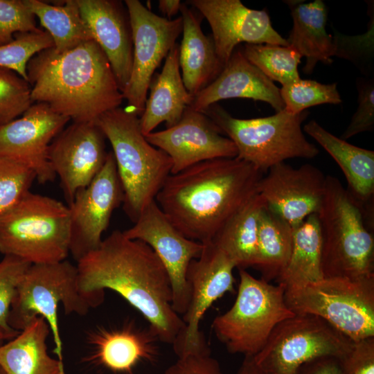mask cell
<instances>
[{
	"mask_svg": "<svg viewBox=\"0 0 374 374\" xmlns=\"http://www.w3.org/2000/svg\"><path fill=\"white\" fill-rule=\"evenodd\" d=\"M77 262L85 296L99 305L105 289L114 291L145 317L160 341L175 343L185 324L172 308L167 271L150 246L116 230Z\"/></svg>",
	"mask_w": 374,
	"mask_h": 374,
	"instance_id": "obj_1",
	"label": "cell"
},
{
	"mask_svg": "<svg viewBox=\"0 0 374 374\" xmlns=\"http://www.w3.org/2000/svg\"><path fill=\"white\" fill-rule=\"evenodd\" d=\"M263 174L237 157L207 160L170 174L155 201L184 236L206 243L258 194Z\"/></svg>",
	"mask_w": 374,
	"mask_h": 374,
	"instance_id": "obj_2",
	"label": "cell"
},
{
	"mask_svg": "<svg viewBox=\"0 0 374 374\" xmlns=\"http://www.w3.org/2000/svg\"><path fill=\"white\" fill-rule=\"evenodd\" d=\"M34 103H43L73 122H96L123 99L111 64L93 40L64 52L53 46L27 64Z\"/></svg>",
	"mask_w": 374,
	"mask_h": 374,
	"instance_id": "obj_3",
	"label": "cell"
},
{
	"mask_svg": "<svg viewBox=\"0 0 374 374\" xmlns=\"http://www.w3.org/2000/svg\"><path fill=\"white\" fill-rule=\"evenodd\" d=\"M109 141L123 191V209L135 222L171 174L172 161L143 134L139 118L121 107L96 121Z\"/></svg>",
	"mask_w": 374,
	"mask_h": 374,
	"instance_id": "obj_4",
	"label": "cell"
},
{
	"mask_svg": "<svg viewBox=\"0 0 374 374\" xmlns=\"http://www.w3.org/2000/svg\"><path fill=\"white\" fill-rule=\"evenodd\" d=\"M317 215L322 241L323 277L374 278L373 231L334 176H326L323 198Z\"/></svg>",
	"mask_w": 374,
	"mask_h": 374,
	"instance_id": "obj_5",
	"label": "cell"
},
{
	"mask_svg": "<svg viewBox=\"0 0 374 374\" xmlns=\"http://www.w3.org/2000/svg\"><path fill=\"white\" fill-rule=\"evenodd\" d=\"M69 206L28 191L0 215V252L32 264L66 260L69 253Z\"/></svg>",
	"mask_w": 374,
	"mask_h": 374,
	"instance_id": "obj_6",
	"label": "cell"
},
{
	"mask_svg": "<svg viewBox=\"0 0 374 374\" xmlns=\"http://www.w3.org/2000/svg\"><path fill=\"white\" fill-rule=\"evenodd\" d=\"M203 113L233 142L238 150L236 157L263 173L287 159H312L319 154L301 128L309 114L306 110L292 114L284 108L270 116L242 119L232 116L215 103Z\"/></svg>",
	"mask_w": 374,
	"mask_h": 374,
	"instance_id": "obj_7",
	"label": "cell"
},
{
	"mask_svg": "<svg viewBox=\"0 0 374 374\" xmlns=\"http://www.w3.org/2000/svg\"><path fill=\"white\" fill-rule=\"evenodd\" d=\"M60 304L66 314L80 316L98 305L80 290L77 266L69 261L32 264L17 287L8 322L19 332L35 317H43L53 335L54 353L63 362L57 313Z\"/></svg>",
	"mask_w": 374,
	"mask_h": 374,
	"instance_id": "obj_8",
	"label": "cell"
},
{
	"mask_svg": "<svg viewBox=\"0 0 374 374\" xmlns=\"http://www.w3.org/2000/svg\"><path fill=\"white\" fill-rule=\"evenodd\" d=\"M240 282L231 308L216 317L212 328L231 353L256 355L274 328L295 313L287 305L285 288L239 269Z\"/></svg>",
	"mask_w": 374,
	"mask_h": 374,
	"instance_id": "obj_9",
	"label": "cell"
},
{
	"mask_svg": "<svg viewBox=\"0 0 374 374\" xmlns=\"http://www.w3.org/2000/svg\"><path fill=\"white\" fill-rule=\"evenodd\" d=\"M295 314L321 317L350 339L374 337V278H326L285 289Z\"/></svg>",
	"mask_w": 374,
	"mask_h": 374,
	"instance_id": "obj_10",
	"label": "cell"
},
{
	"mask_svg": "<svg viewBox=\"0 0 374 374\" xmlns=\"http://www.w3.org/2000/svg\"><path fill=\"white\" fill-rule=\"evenodd\" d=\"M350 339L319 317L295 314L280 323L253 359L265 374H298L321 357L341 358Z\"/></svg>",
	"mask_w": 374,
	"mask_h": 374,
	"instance_id": "obj_11",
	"label": "cell"
},
{
	"mask_svg": "<svg viewBox=\"0 0 374 374\" xmlns=\"http://www.w3.org/2000/svg\"><path fill=\"white\" fill-rule=\"evenodd\" d=\"M132 31L133 60L123 91L127 110L140 116L155 70L182 33V18L168 19L152 12L139 0H125Z\"/></svg>",
	"mask_w": 374,
	"mask_h": 374,
	"instance_id": "obj_12",
	"label": "cell"
},
{
	"mask_svg": "<svg viewBox=\"0 0 374 374\" xmlns=\"http://www.w3.org/2000/svg\"><path fill=\"white\" fill-rule=\"evenodd\" d=\"M202 244L199 256L191 261L187 271L190 299L182 316L184 328L172 344L177 357L210 350L199 330L201 319L215 301L234 292V262L212 241Z\"/></svg>",
	"mask_w": 374,
	"mask_h": 374,
	"instance_id": "obj_13",
	"label": "cell"
},
{
	"mask_svg": "<svg viewBox=\"0 0 374 374\" xmlns=\"http://www.w3.org/2000/svg\"><path fill=\"white\" fill-rule=\"evenodd\" d=\"M123 232L130 239L145 242L157 254L170 282L172 308L183 316L190 299L188 268L191 261L199 256L203 244L184 236L155 200L143 209L131 228Z\"/></svg>",
	"mask_w": 374,
	"mask_h": 374,
	"instance_id": "obj_14",
	"label": "cell"
},
{
	"mask_svg": "<svg viewBox=\"0 0 374 374\" xmlns=\"http://www.w3.org/2000/svg\"><path fill=\"white\" fill-rule=\"evenodd\" d=\"M123 202L114 157L109 152L104 166L68 206L71 217L69 253L78 261L101 244L114 211Z\"/></svg>",
	"mask_w": 374,
	"mask_h": 374,
	"instance_id": "obj_15",
	"label": "cell"
},
{
	"mask_svg": "<svg viewBox=\"0 0 374 374\" xmlns=\"http://www.w3.org/2000/svg\"><path fill=\"white\" fill-rule=\"evenodd\" d=\"M105 139L96 122H73L49 145L48 162L60 179L69 205L104 166L108 154Z\"/></svg>",
	"mask_w": 374,
	"mask_h": 374,
	"instance_id": "obj_16",
	"label": "cell"
},
{
	"mask_svg": "<svg viewBox=\"0 0 374 374\" xmlns=\"http://www.w3.org/2000/svg\"><path fill=\"white\" fill-rule=\"evenodd\" d=\"M208 22L217 55L223 66L242 42L287 46L272 26L265 10L246 7L240 0H189L185 2Z\"/></svg>",
	"mask_w": 374,
	"mask_h": 374,
	"instance_id": "obj_17",
	"label": "cell"
},
{
	"mask_svg": "<svg viewBox=\"0 0 374 374\" xmlns=\"http://www.w3.org/2000/svg\"><path fill=\"white\" fill-rule=\"evenodd\" d=\"M69 121L46 104L34 103L19 118L0 126V156L29 167L39 183L53 181L49 145Z\"/></svg>",
	"mask_w": 374,
	"mask_h": 374,
	"instance_id": "obj_18",
	"label": "cell"
},
{
	"mask_svg": "<svg viewBox=\"0 0 374 374\" xmlns=\"http://www.w3.org/2000/svg\"><path fill=\"white\" fill-rule=\"evenodd\" d=\"M222 134L205 114L188 107L175 125L145 136L170 157L171 174H175L202 161L236 157L235 144Z\"/></svg>",
	"mask_w": 374,
	"mask_h": 374,
	"instance_id": "obj_19",
	"label": "cell"
},
{
	"mask_svg": "<svg viewBox=\"0 0 374 374\" xmlns=\"http://www.w3.org/2000/svg\"><path fill=\"white\" fill-rule=\"evenodd\" d=\"M267 171L258 193L292 228L318 213L326 187V175L320 169L310 163L295 168L283 162Z\"/></svg>",
	"mask_w": 374,
	"mask_h": 374,
	"instance_id": "obj_20",
	"label": "cell"
},
{
	"mask_svg": "<svg viewBox=\"0 0 374 374\" xmlns=\"http://www.w3.org/2000/svg\"><path fill=\"white\" fill-rule=\"evenodd\" d=\"M93 39L106 55L123 93L132 71V31L126 6L117 0H77Z\"/></svg>",
	"mask_w": 374,
	"mask_h": 374,
	"instance_id": "obj_21",
	"label": "cell"
},
{
	"mask_svg": "<svg viewBox=\"0 0 374 374\" xmlns=\"http://www.w3.org/2000/svg\"><path fill=\"white\" fill-rule=\"evenodd\" d=\"M89 360L116 373L133 374L140 364L154 362L159 354L157 336L133 321L92 330L87 339Z\"/></svg>",
	"mask_w": 374,
	"mask_h": 374,
	"instance_id": "obj_22",
	"label": "cell"
},
{
	"mask_svg": "<svg viewBox=\"0 0 374 374\" xmlns=\"http://www.w3.org/2000/svg\"><path fill=\"white\" fill-rule=\"evenodd\" d=\"M249 98L269 104L276 112L285 108L280 89L235 48L218 76L197 94L190 108L204 112L229 98Z\"/></svg>",
	"mask_w": 374,
	"mask_h": 374,
	"instance_id": "obj_23",
	"label": "cell"
},
{
	"mask_svg": "<svg viewBox=\"0 0 374 374\" xmlns=\"http://www.w3.org/2000/svg\"><path fill=\"white\" fill-rule=\"evenodd\" d=\"M303 130L340 167L347 181V193L359 208L368 227L373 231L374 152L335 136L314 120L306 123Z\"/></svg>",
	"mask_w": 374,
	"mask_h": 374,
	"instance_id": "obj_24",
	"label": "cell"
},
{
	"mask_svg": "<svg viewBox=\"0 0 374 374\" xmlns=\"http://www.w3.org/2000/svg\"><path fill=\"white\" fill-rule=\"evenodd\" d=\"M183 37L179 46V62L184 86L193 96L213 82L224 66L217 55L212 36L201 28L202 16L182 3Z\"/></svg>",
	"mask_w": 374,
	"mask_h": 374,
	"instance_id": "obj_25",
	"label": "cell"
},
{
	"mask_svg": "<svg viewBox=\"0 0 374 374\" xmlns=\"http://www.w3.org/2000/svg\"><path fill=\"white\" fill-rule=\"evenodd\" d=\"M179 51V46L176 43L166 57L161 73L152 80L150 93L139 118L144 136L154 132L163 122L166 127L175 125L193 100L182 80Z\"/></svg>",
	"mask_w": 374,
	"mask_h": 374,
	"instance_id": "obj_26",
	"label": "cell"
},
{
	"mask_svg": "<svg viewBox=\"0 0 374 374\" xmlns=\"http://www.w3.org/2000/svg\"><path fill=\"white\" fill-rule=\"evenodd\" d=\"M287 3L291 10L293 26L286 40L288 46L305 57L304 73L310 74L318 62L332 63V57L337 55V48L335 40L326 30L328 11L323 1H288Z\"/></svg>",
	"mask_w": 374,
	"mask_h": 374,
	"instance_id": "obj_27",
	"label": "cell"
},
{
	"mask_svg": "<svg viewBox=\"0 0 374 374\" xmlns=\"http://www.w3.org/2000/svg\"><path fill=\"white\" fill-rule=\"evenodd\" d=\"M51 332L46 321L37 317L18 335L0 344V366L6 374H65L64 362L48 353Z\"/></svg>",
	"mask_w": 374,
	"mask_h": 374,
	"instance_id": "obj_28",
	"label": "cell"
},
{
	"mask_svg": "<svg viewBox=\"0 0 374 374\" xmlns=\"http://www.w3.org/2000/svg\"><path fill=\"white\" fill-rule=\"evenodd\" d=\"M321 235L317 213L293 228V244L289 262L278 284L285 289L299 287L323 278Z\"/></svg>",
	"mask_w": 374,
	"mask_h": 374,
	"instance_id": "obj_29",
	"label": "cell"
},
{
	"mask_svg": "<svg viewBox=\"0 0 374 374\" xmlns=\"http://www.w3.org/2000/svg\"><path fill=\"white\" fill-rule=\"evenodd\" d=\"M266 204L258 193L211 240L239 269L256 266L259 215Z\"/></svg>",
	"mask_w": 374,
	"mask_h": 374,
	"instance_id": "obj_30",
	"label": "cell"
},
{
	"mask_svg": "<svg viewBox=\"0 0 374 374\" xmlns=\"http://www.w3.org/2000/svg\"><path fill=\"white\" fill-rule=\"evenodd\" d=\"M293 228L267 204L258 220L257 260L255 267L267 282L278 279L291 256Z\"/></svg>",
	"mask_w": 374,
	"mask_h": 374,
	"instance_id": "obj_31",
	"label": "cell"
},
{
	"mask_svg": "<svg viewBox=\"0 0 374 374\" xmlns=\"http://www.w3.org/2000/svg\"><path fill=\"white\" fill-rule=\"evenodd\" d=\"M24 1L51 37L55 51L64 52L93 39L77 0H66L60 4L40 0Z\"/></svg>",
	"mask_w": 374,
	"mask_h": 374,
	"instance_id": "obj_32",
	"label": "cell"
},
{
	"mask_svg": "<svg viewBox=\"0 0 374 374\" xmlns=\"http://www.w3.org/2000/svg\"><path fill=\"white\" fill-rule=\"evenodd\" d=\"M242 52L272 82L285 86L301 79L298 66L302 56L290 46L244 44Z\"/></svg>",
	"mask_w": 374,
	"mask_h": 374,
	"instance_id": "obj_33",
	"label": "cell"
},
{
	"mask_svg": "<svg viewBox=\"0 0 374 374\" xmlns=\"http://www.w3.org/2000/svg\"><path fill=\"white\" fill-rule=\"evenodd\" d=\"M280 93L285 109L298 114L307 108L322 104L337 105L341 103L337 84H322L312 80L300 79L282 86Z\"/></svg>",
	"mask_w": 374,
	"mask_h": 374,
	"instance_id": "obj_34",
	"label": "cell"
},
{
	"mask_svg": "<svg viewBox=\"0 0 374 374\" xmlns=\"http://www.w3.org/2000/svg\"><path fill=\"white\" fill-rule=\"evenodd\" d=\"M52 46L53 39L46 30L17 33L13 41L0 46V67L14 71L28 81L29 60L39 52Z\"/></svg>",
	"mask_w": 374,
	"mask_h": 374,
	"instance_id": "obj_35",
	"label": "cell"
},
{
	"mask_svg": "<svg viewBox=\"0 0 374 374\" xmlns=\"http://www.w3.org/2000/svg\"><path fill=\"white\" fill-rule=\"evenodd\" d=\"M33 103L28 81L0 67V126L18 118Z\"/></svg>",
	"mask_w": 374,
	"mask_h": 374,
	"instance_id": "obj_36",
	"label": "cell"
},
{
	"mask_svg": "<svg viewBox=\"0 0 374 374\" xmlns=\"http://www.w3.org/2000/svg\"><path fill=\"white\" fill-rule=\"evenodd\" d=\"M34 171L15 159L0 156V215L30 191Z\"/></svg>",
	"mask_w": 374,
	"mask_h": 374,
	"instance_id": "obj_37",
	"label": "cell"
},
{
	"mask_svg": "<svg viewBox=\"0 0 374 374\" xmlns=\"http://www.w3.org/2000/svg\"><path fill=\"white\" fill-rule=\"evenodd\" d=\"M41 30L24 0H0V46L13 41L17 33Z\"/></svg>",
	"mask_w": 374,
	"mask_h": 374,
	"instance_id": "obj_38",
	"label": "cell"
},
{
	"mask_svg": "<svg viewBox=\"0 0 374 374\" xmlns=\"http://www.w3.org/2000/svg\"><path fill=\"white\" fill-rule=\"evenodd\" d=\"M30 265L11 256L0 261V328L6 331H17L8 325V316L17 287Z\"/></svg>",
	"mask_w": 374,
	"mask_h": 374,
	"instance_id": "obj_39",
	"label": "cell"
},
{
	"mask_svg": "<svg viewBox=\"0 0 374 374\" xmlns=\"http://www.w3.org/2000/svg\"><path fill=\"white\" fill-rule=\"evenodd\" d=\"M358 107L351 121L341 135L343 140L359 133L374 129V82L373 79L358 81Z\"/></svg>",
	"mask_w": 374,
	"mask_h": 374,
	"instance_id": "obj_40",
	"label": "cell"
},
{
	"mask_svg": "<svg viewBox=\"0 0 374 374\" xmlns=\"http://www.w3.org/2000/svg\"><path fill=\"white\" fill-rule=\"evenodd\" d=\"M338 361L341 374H374V337L353 342Z\"/></svg>",
	"mask_w": 374,
	"mask_h": 374,
	"instance_id": "obj_41",
	"label": "cell"
},
{
	"mask_svg": "<svg viewBox=\"0 0 374 374\" xmlns=\"http://www.w3.org/2000/svg\"><path fill=\"white\" fill-rule=\"evenodd\" d=\"M165 374H224L210 350L178 357Z\"/></svg>",
	"mask_w": 374,
	"mask_h": 374,
	"instance_id": "obj_42",
	"label": "cell"
},
{
	"mask_svg": "<svg viewBox=\"0 0 374 374\" xmlns=\"http://www.w3.org/2000/svg\"><path fill=\"white\" fill-rule=\"evenodd\" d=\"M298 374H341L338 359L321 357L304 364Z\"/></svg>",
	"mask_w": 374,
	"mask_h": 374,
	"instance_id": "obj_43",
	"label": "cell"
},
{
	"mask_svg": "<svg viewBox=\"0 0 374 374\" xmlns=\"http://www.w3.org/2000/svg\"><path fill=\"white\" fill-rule=\"evenodd\" d=\"M182 3L179 0H160L159 1V10L166 16L167 19L175 16L181 7Z\"/></svg>",
	"mask_w": 374,
	"mask_h": 374,
	"instance_id": "obj_44",
	"label": "cell"
},
{
	"mask_svg": "<svg viewBox=\"0 0 374 374\" xmlns=\"http://www.w3.org/2000/svg\"><path fill=\"white\" fill-rule=\"evenodd\" d=\"M236 374H265L256 364L252 357H244Z\"/></svg>",
	"mask_w": 374,
	"mask_h": 374,
	"instance_id": "obj_45",
	"label": "cell"
},
{
	"mask_svg": "<svg viewBox=\"0 0 374 374\" xmlns=\"http://www.w3.org/2000/svg\"><path fill=\"white\" fill-rule=\"evenodd\" d=\"M19 331L8 332L0 328V344L6 340H10L16 337Z\"/></svg>",
	"mask_w": 374,
	"mask_h": 374,
	"instance_id": "obj_46",
	"label": "cell"
},
{
	"mask_svg": "<svg viewBox=\"0 0 374 374\" xmlns=\"http://www.w3.org/2000/svg\"><path fill=\"white\" fill-rule=\"evenodd\" d=\"M0 374H6L1 366H0Z\"/></svg>",
	"mask_w": 374,
	"mask_h": 374,
	"instance_id": "obj_47",
	"label": "cell"
}]
</instances>
